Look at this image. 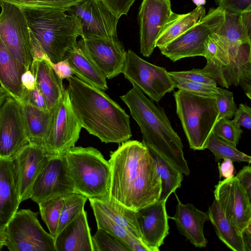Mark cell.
I'll return each mask as SVG.
<instances>
[{
    "label": "cell",
    "instance_id": "obj_1",
    "mask_svg": "<svg viewBox=\"0 0 251 251\" xmlns=\"http://www.w3.org/2000/svg\"><path fill=\"white\" fill-rule=\"evenodd\" d=\"M111 152L110 198L134 211L159 201L161 181L148 148L137 140Z\"/></svg>",
    "mask_w": 251,
    "mask_h": 251
},
{
    "label": "cell",
    "instance_id": "obj_2",
    "mask_svg": "<svg viewBox=\"0 0 251 251\" xmlns=\"http://www.w3.org/2000/svg\"><path fill=\"white\" fill-rule=\"evenodd\" d=\"M67 88L82 128L105 143L121 144L132 136L129 117L103 90L73 75Z\"/></svg>",
    "mask_w": 251,
    "mask_h": 251
},
{
    "label": "cell",
    "instance_id": "obj_3",
    "mask_svg": "<svg viewBox=\"0 0 251 251\" xmlns=\"http://www.w3.org/2000/svg\"><path fill=\"white\" fill-rule=\"evenodd\" d=\"M121 99L128 107L142 134V143L167 160L185 176L190 169L184 158L183 145L163 107L156 105L136 86Z\"/></svg>",
    "mask_w": 251,
    "mask_h": 251
},
{
    "label": "cell",
    "instance_id": "obj_4",
    "mask_svg": "<svg viewBox=\"0 0 251 251\" xmlns=\"http://www.w3.org/2000/svg\"><path fill=\"white\" fill-rule=\"evenodd\" d=\"M30 30L31 41L48 60L56 63L81 36L80 24L73 14L63 9L30 5L21 6Z\"/></svg>",
    "mask_w": 251,
    "mask_h": 251
},
{
    "label": "cell",
    "instance_id": "obj_5",
    "mask_svg": "<svg viewBox=\"0 0 251 251\" xmlns=\"http://www.w3.org/2000/svg\"><path fill=\"white\" fill-rule=\"evenodd\" d=\"M64 156L75 192L88 200H110V165L98 149L74 146Z\"/></svg>",
    "mask_w": 251,
    "mask_h": 251
},
{
    "label": "cell",
    "instance_id": "obj_6",
    "mask_svg": "<svg viewBox=\"0 0 251 251\" xmlns=\"http://www.w3.org/2000/svg\"><path fill=\"white\" fill-rule=\"evenodd\" d=\"M176 114L190 148L204 150L218 121L216 98L178 89L174 93Z\"/></svg>",
    "mask_w": 251,
    "mask_h": 251
},
{
    "label": "cell",
    "instance_id": "obj_7",
    "mask_svg": "<svg viewBox=\"0 0 251 251\" xmlns=\"http://www.w3.org/2000/svg\"><path fill=\"white\" fill-rule=\"evenodd\" d=\"M38 213L17 210L5 228V245L10 251H55V238L41 225Z\"/></svg>",
    "mask_w": 251,
    "mask_h": 251
},
{
    "label": "cell",
    "instance_id": "obj_8",
    "mask_svg": "<svg viewBox=\"0 0 251 251\" xmlns=\"http://www.w3.org/2000/svg\"><path fill=\"white\" fill-rule=\"evenodd\" d=\"M0 5V37L12 55L26 71H31L34 59L25 14L18 5L2 2Z\"/></svg>",
    "mask_w": 251,
    "mask_h": 251
},
{
    "label": "cell",
    "instance_id": "obj_9",
    "mask_svg": "<svg viewBox=\"0 0 251 251\" xmlns=\"http://www.w3.org/2000/svg\"><path fill=\"white\" fill-rule=\"evenodd\" d=\"M122 73L153 101H160L166 93L175 88L165 68L146 61L130 49L126 51Z\"/></svg>",
    "mask_w": 251,
    "mask_h": 251
},
{
    "label": "cell",
    "instance_id": "obj_10",
    "mask_svg": "<svg viewBox=\"0 0 251 251\" xmlns=\"http://www.w3.org/2000/svg\"><path fill=\"white\" fill-rule=\"evenodd\" d=\"M82 128L65 89L53 110L52 124L44 146L54 156L63 155L75 146Z\"/></svg>",
    "mask_w": 251,
    "mask_h": 251
},
{
    "label": "cell",
    "instance_id": "obj_11",
    "mask_svg": "<svg viewBox=\"0 0 251 251\" xmlns=\"http://www.w3.org/2000/svg\"><path fill=\"white\" fill-rule=\"evenodd\" d=\"M29 144L21 104L8 94L0 104V158H12Z\"/></svg>",
    "mask_w": 251,
    "mask_h": 251
},
{
    "label": "cell",
    "instance_id": "obj_12",
    "mask_svg": "<svg viewBox=\"0 0 251 251\" xmlns=\"http://www.w3.org/2000/svg\"><path fill=\"white\" fill-rule=\"evenodd\" d=\"M68 12L78 20L81 38L117 39L118 19L101 0H79Z\"/></svg>",
    "mask_w": 251,
    "mask_h": 251
},
{
    "label": "cell",
    "instance_id": "obj_13",
    "mask_svg": "<svg viewBox=\"0 0 251 251\" xmlns=\"http://www.w3.org/2000/svg\"><path fill=\"white\" fill-rule=\"evenodd\" d=\"M214 195L226 217L240 233L251 226V198L236 176L219 181Z\"/></svg>",
    "mask_w": 251,
    "mask_h": 251
},
{
    "label": "cell",
    "instance_id": "obj_14",
    "mask_svg": "<svg viewBox=\"0 0 251 251\" xmlns=\"http://www.w3.org/2000/svg\"><path fill=\"white\" fill-rule=\"evenodd\" d=\"M75 192L64 155L50 158L36 179L30 199L42 201Z\"/></svg>",
    "mask_w": 251,
    "mask_h": 251
},
{
    "label": "cell",
    "instance_id": "obj_15",
    "mask_svg": "<svg viewBox=\"0 0 251 251\" xmlns=\"http://www.w3.org/2000/svg\"><path fill=\"white\" fill-rule=\"evenodd\" d=\"M53 156L44 145L29 144L12 158L21 202L30 199L36 179Z\"/></svg>",
    "mask_w": 251,
    "mask_h": 251
},
{
    "label": "cell",
    "instance_id": "obj_16",
    "mask_svg": "<svg viewBox=\"0 0 251 251\" xmlns=\"http://www.w3.org/2000/svg\"><path fill=\"white\" fill-rule=\"evenodd\" d=\"M171 0H142L139 8L140 53L149 57L166 22L172 13Z\"/></svg>",
    "mask_w": 251,
    "mask_h": 251
},
{
    "label": "cell",
    "instance_id": "obj_17",
    "mask_svg": "<svg viewBox=\"0 0 251 251\" xmlns=\"http://www.w3.org/2000/svg\"><path fill=\"white\" fill-rule=\"evenodd\" d=\"M79 40L88 57L106 78H113L122 73L126 51L118 38H90Z\"/></svg>",
    "mask_w": 251,
    "mask_h": 251
},
{
    "label": "cell",
    "instance_id": "obj_18",
    "mask_svg": "<svg viewBox=\"0 0 251 251\" xmlns=\"http://www.w3.org/2000/svg\"><path fill=\"white\" fill-rule=\"evenodd\" d=\"M211 33L233 42L251 41V10L233 13L218 7L205 15Z\"/></svg>",
    "mask_w": 251,
    "mask_h": 251
},
{
    "label": "cell",
    "instance_id": "obj_19",
    "mask_svg": "<svg viewBox=\"0 0 251 251\" xmlns=\"http://www.w3.org/2000/svg\"><path fill=\"white\" fill-rule=\"evenodd\" d=\"M166 202V201L159 200L137 211L142 240L152 251H159L169 234Z\"/></svg>",
    "mask_w": 251,
    "mask_h": 251
},
{
    "label": "cell",
    "instance_id": "obj_20",
    "mask_svg": "<svg viewBox=\"0 0 251 251\" xmlns=\"http://www.w3.org/2000/svg\"><path fill=\"white\" fill-rule=\"evenodd\" d=\"M211 33L205 15L193 26L160 49L173 62L182 58L206 55L205 42Z\"/></svg>",
    "mask_w": 251,
    "mask_h": 251
},
{
    "label": "cell",
    "instance_id": "obj_21",
    "mask_svg": "<svg viewBox=\"0 0 251 251\" xmlns=\"http://www.w3.org/2000/svg\"><path fill=\"white\" fill-rule=\"evenodd\" d=\"M251 41L233 42L211 33L205 42L207 62L201 73L216 82L221 71L229 65Z\"/></svg>",
    "mask_w": 251,
    "mask_h": 251
},
{
    "label": "cell",
    "instance_id": "obj_22",
    "mask_svg": "<svg viewBox=\"0 0 251 251\" xmlns=\"http://www.w3.org/2000/svg\"><path fill=\"white\" fill-rule=\"evenodd\" d=\"M177 199L176 212L169 217L176 223L179 232L197 248H204L207 241L203 232L205 222L209 221L207 212L202 211L190 203L183 204L174 192Z\"/></svg>",
    "mask_w": 251,
    "mask_h": 251
},
{
    "label": "cell",
    "instance_id": "obj_23",
    "mask_svg": "<svg viewBox=\"0 0 251 251\" xmlns=\"http://www.w3.org/2000/svg\"><path fill=\"white\" fill-rule=\"evenodd\" d=\"M21 203L12 158H0V230L5 229Z\"/></svg>",
    "mask_w": 251,
    "mask_h": 251
},
{
    "label": "cell",
    "instance_id": "obj_24",
    "mask_svg": "<svg viewBox=\"0 0 251 251\" xmlns=\"http://www.w3.org/2000/svg\"><path fill=\"white\" fill-rule=\"evenodd\" d=\"M92 237L84 209L57 234L55 251H93Z\"/></svg>",
    "mask_w": 251,
    "mask_h": 251
},
{
    "label": "cell",
    "instance_id": "obj_25",
    "mask_svg": "<svg viewBox=\"0 0 251 251\" xmlns=\"http://www.w3.org/2000/svg\"><path fill=\"white\" fill-rule=\"evenodd\" d=\"M30 71L35 77L36 87L45 99L49 110L53 111L65 90L63 80L47 58L34 59Z\"/></svg>",
    "mask_w": 251,
    "mask_h": 251
},
{
    "label": "cell",
    "instance_id": "obj_26",
    "mask_svg": "<svg viewBox=\"0 0 251 251\" xmlns=\"http://www.w3.org/2000/svg\"><path fill=\"white\" fill-rule=\"evenodd\" d=\"M25 71V67L12 55L0 37V84L20 103L25 94L26 89L21 81Z\"/></svg>",
    "mask_w": 251,
    "mask_h": 251
},
{
    "label": "cell",
    "instance_id": "obj_27",
    "mask_svg": "<svg viewBox=\"0 0 251 251\" xmlns=\"http://www.w3.org/2000/svg\"><path fill=\"white\" fill-rule=\"evenodd\" d=\"M64 59L75 76L103 91L108 89L106 78L88 57L79 40L67 51Z\"/></svg>",
    "mask_w": 251,
    "mask_h": 251
},
{
    "label": "cell",
    "instance_id": "obj_28",
    "mask_svg": "<svg viewBox=\"0 0 251 251\" xmlns=\"http://www.w3.org/2000/svg\"><path fill=\"white\" fill-rule=\"evenodd\" d=\"M21 104L29 144L44 145L53 118V111L39 109L26 102Z\"/></svg>",
    "mask_w": 251,
    "mask_h": 251
},
{
    "label": "cell",
    "instance_id": "obj_29",
    "mask_svg": "<svg viewBox=\"0 0 251 251\" xmlns=\"http://www.w3.org/2000/svg\"><path fill=\"white\" fill-rule=\"evenodd\" d=\"M205 15V9L203 6L197 7L192 11L184 14L173 12L160 32L155 47L162 49L193 26Z\"/></svg>",
    "mask_w": 251,
    "mask_h": 251
},
{
    "label": "cell",
    "instance_id": "obj_30",
    "mask_svg": "<svg viewBox=\"0 0 251 251\" xmlns=\"http://www.w3.org/2000/svg\"><path fill=\"white\" fill-rule=\"evenodd\" d=\"M207 213L209 221L220 240L232 251H245L242 233L226 217L215 199L209 207Z\"/></svg>",
    "mask_w": 251,
    "mask_h": 251
},
{
    "label": "cell",
    "instance_id": "obj_31",
    "mask_svg": "<svg viewBox=\"0 0 251 251\" xmlns=\"http://www.w3.org/2000/svg\"><path fill=\"white\" fill-rule=\"evenodd\" d=\"M89 200L90 204L97 206L111 220L142 240L137 222V211L127 208L111 198L105 201Z\"/></svg>",
    "mask_w": 251,
    "mask_h": 251
},
{
    "label": "cell",
    "instance_id": "obj_32",
    "mask_svg": "<svg viewBox=\"0 0 251 251\" xmlns=\"http://www.w3.org/2000/svg\"><path fill=\"white\" fill-rule=\"evenodd\" d=\"M97 223V228H101L123 241L131 251H152L143 242L115 223L99 208L90 204Z\"/></svg>",
    "mask_w": 251,
    "mask_h": 251
},
{
    "label": "cell",
    "instance_id": "obj_33",
    "mask_svg": "<svg viewBox=\"0 0 251 251\" xmlns=\"http://www.w3.org/2000/svg\"><path fill=\"white\" fill-rule=\"evenodd\" d=\"M149 151L155 161L161 181V192L159 200L167 201L171 194L181 187L183 174L157 153Z\"/></svg>",
    "mask_w": 251,
    "mask_h": 251
},
{
    "label": "cell",
    "instance_id": "obj_34",
    "mask_svg": "<svg viewBox=\"0 0 251 251\" xmlns=\"http://www.w3.org/2000/svg\"><path fill=\"white\" fill-rule=\"evenodd\" d=\"M206 149L213 153L216 162H219L221 159L228 158L233 162H246L249 164L251 162L250 156L239 151L236 147L221 139L213 132L210 135Z\"/></svg>",
    "mask_w": 251,
    "mask_h": 251
},
{
    "label": "cell",
    "instance_id": "obj_35",
    "mask_svg": "<svg viewBox=\"0 0 251 251\" xmlns=\"http://www.w3.org/2000/svg\"><path fill=\"white\" fill-rule=\"evenodd\" d=\"M63 197V205L60 216L57 235L84 209L85 203L88 200L85 196L76 192L67 194Z\"/></svg>",
    "mask_w": 251,
    "mask_h": 251
},
{
    "label": "cell",
    "instance_id": "obj_36",
    "mask_svg": "<svg viewBox=\"0 0 251 251\" xmlns=\"http://www.w3.org/2000/svg\"><path fill=\"white\" fill-rule=\"evenodd\" d=\"M64 197L54 198L39 203L41 218L46 225L50 233L55 238L61 212L63 205Z\"/></svg>",
    "mask_w": 251,
    "mask_h": 251
},
{
    "label": "cell",
    "instance_id": "obj_37",
    "mask_svg": "<svg viewBox=\"0 0 251 251\" xmlns=\"http://www.w3.org/2000/svg\"><path fill=\"white\" fill-rule=\"evenodd\" d=\"M92 239L93 251H131L120 239L100 228Z\"/></svg>",
    "mask_w": 251,
    "mask_h": 251
},
{
    "label": "cell",
    "instance_id": "obj_38",
    "mask_svg": "<svg viewBox=\"0 0 251 251\" xmlns=\"http://www.w3.org/2000/svg\"><path fill=\"white\" fill-rule=\"evenodd\" d=\"M213 132L221 139L236 147L243 130L233 120L222 118L217 122Z\"/></svg>",
    "mask_w": 251,
    "mask_h": 251
},
{
    "label": "cell",
    "instance_id": "obj_39",
    "mask_svg": "<svg viewBox=\"0 0 251 251\" xmlns=\"http://www.w3.org/2000/svg\"><path fill=\"white\" fill-rule=\"evenodd\" d=\"M170 76L174 83L175 88L178 89L199 95L215 98L219 93V87L217 86Z\"/></svg>",
    "mask_w": 251,
    "mask_h": 251
},
{
    "label": "cell",
    "instance_id": "obj_40",
    "mask_svg": "<svg viewBox=\"0 0 251 251\" xmlns=\"http://www.w3.org/2000/svg\"><path fill=\"white\" fill-rule=\"evenodd\" d=\"M218 90L219 93L216 97L219 111L218 121L222 118L231 119L234 117L237 109L233 93L219 87Z\"/></svg>",
    "mask_w": 251,
    "mask_h": 251
},
{
    "label": "cell",
    "instance_id": "obj_41",
    "mask_svg": "<svg viewBox=\"0 0 251 251\" xmlns=\"http://www.w3.org/2000/svg\"><path fill=\"white\" fill-rule=\"evenodd\" d=\"M171 76L190 81L217 86V82L211 78L202 75L200 69H192L189 71L168 72Z\"/></svg>",
    "mask_w": 251,
    "mask_h": 251
},
{
    "label": "cell",
    "instance_id": "obj_42",
    "mask_svg": "<svg viewBox=\"0 0 251 251\" xmlns=\"http://www.w3.org/2000/svg\"><path fill=\"white\" fill-rule=\"evenodd\" d=\"M218 7L233 13L251 10V0H216Z\"/></svg>",
    "mask_w": 251,
    "mask_h": 251
},
{
    "label": "cell",
    "instance_id": "obj_43",
    "mask_svg": "<svg viewBox=\"0 0 251 251\" xmlns=\"http://www.w3.org/2000/svg\"><path fill=\"white\" fill-rule=\"evenodd\" d=\"M26 5L58 8L68 12L79 0H26Z\"/></svg>",
    "mask_w": 251,
    "mask_h": 251
},
{
    "label": "cell",
    "instance_id": "obj_44",
    "mask_svg": "<svg viewBox=\"0 0 251 251\" xmlns=\"http://www.w3.org/2000/svg\"><path fill=\"white\" fill-rule=\"evenodd\" d=\"M118 18L126 15L136 0H101Z\"/></svg>",
    "mask_w": 251,
    "mask_h": 251
},
{
    "label": "cell",
    "instance_id": "obj_45",
    "mask_svg": "<svg viewBox=\"0 0 251 251\" xmlns=\"http://www.w3.org/2000/svg\"><path fill=\"white\" fill-rule=\"evenodd\" d=\"M23 102L27 103L42 110L50 111L44 97L36 86L32 90L26 89L24 100L21 103Z\"/></svg>",
    "mask_w": 251,
    "mask_h": 251
},
{
    "label": "cell",
    "instance_id": "obj_46",
    "mask_svg": "<svg viewBox=\"0 0 251 251\" xmlns=\"http://www.w3.org/2000/svg\"><path fill=\"white\" fill-rule=\"evenodd\" d=\"M233 120L240 127L251 129V108L246 103H241L237 109Z\"/></svg>",
    "mask_w": 251,
    "mask_h": 251
},
{
    "label": "cell",
    "instance_id": "obj_47",
    "mask_svg": "<svg viewBox=\"0 0 251 251\" xmlns=\"http://www.w3.org/2000/svg\"><path fill=\"white\" fill-rule=\"evenodd\" d=\"M240 184L251 198V167L250 165L244 167L235 176Z\"/></svg>",
    "mask_w": 251,
    "mask_h": 251
},
{
    "label": "cell",
    "instance_id": "obj_48",
    "mask_svg": "<svg viewBox=\"0 0 251 251\" xmlns=\"http://www.w3.org/2000/svg\"><path fill=\"white\" fill-rule=\"evenodd\" d=\"M50 63L56 74L62 80L64 79H67L74 75L68 62L65 59L56 63H52L50 62Z\"/></svg>",
    "mask_w": 251,
    "mask_h": 251
},
{
    "label": "cell",
    "instance_id": "obj_49",
    "mask_svg": "<svg viewBox=\"0 0 251 251\" xmlns=\"http://www.w3.org/2000/svg\"><path fill=\"white\" fill-rule=\"evenodd\" d=\"M218 168L220 179L222 177L226 179L234 176L235 169L233 161L230 159L225 158L221 163L219 162Z\"/></svg>",
    "mask_w": 251,
    "mask_h": 251
},
{
    "label": "cell",
    "instance_id": "obj_50",
    "mask_svg": "<svg viewBox=\"0 0 251 251\" xmlns=\"http://www.w3.org/2000/svg\"><path fill=\"white\" fill-rule=\"evenodd\" d=\"M21 81L23 87L27 90H32L36 86L35 77L29 70L25 71L23 74Z\"/></svg>",
    "mask_w": 251,
    "mask_h": 251
},
{
    "label": "cell",
    "instance_id": "obj_51",
    "mask_svg": "<svg viewBox=\"0 0 251 251\" xmlns=\"http://www.w3.org/2000/svg\"><path fill=\"white\" fill-rule=\"evenodd\" d=\"M242 235L245 245V251H251V226L246 228Z\"/></svg>",
    "mask_w": 251,
    "mask_h": 251
},
{
    "label": "cell",
    "instance_id": "obj_52",
    "mask_svg": "<svg viewBox=\"0 0 251 251\" xmlns=\"http://www.w3.org/2000/svg\"><path fill=\"white\" fill-rule=\"evenodd\" d=\"M2 2H10L19 6L26 5L27 3L26 0H0V4Z\"/></svg>",
    "mask_w": 251,
    "mask_h": 251
},
{
    "label": "cell",
    "instance_id": "obj_53",
    "mask_svg": "<svg viewBox=\"0 0 251 251\" xmlns=\"http://www.w3.org/2000/svg\"><path fill=\"white\" fill-rule=\"evenodd\" d=\"M5 229L0 230V251L4 246L5 240Z\"/></svg>",
    "mask_w": 251,
    "mask_h": 251
},
{
    "label": "cell",
    "instance_id": "obj_54",
    "mask_svg": "<svg viewBox=\"0 0 251 251\" xmlns=\"http://www.w3.org/2000/svg\"><path fill=\"white\" fill-rule=\"evenodd\" d=\"M8 93L1 87H0V104L5 97L7 95Z\"/></svg>",
    "mask_w": 251,
    "mask_h": 251
},
{
    "label": "cell",
    "instance_id": "obj_55",
    "mask_svg": "<svg viewBox=\"0 0 251 251\" xmlns=\"http://www.w3.org/2000/svg\"><path fill=\"white\" fill-rule=\"evenodd\" d=\"M197 7L202 6L206 3V0H192Z\"/></svg>",
    "mask_w": 251,
    "mask_h": 251
}]
</instances>
